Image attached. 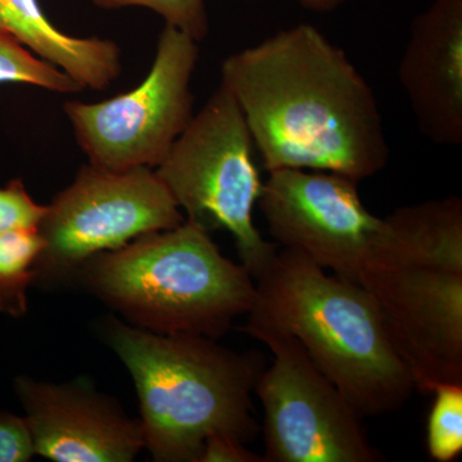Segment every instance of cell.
<instances>
[{
    "instance_id": "obj_6",
    "label": "cell",
    "mask_w": 462,
    "mask_h": 462,
    "mask_svg": "<svg viewBox=\"0 0 462 462\" xmlns=\"http://www.w3.org/2000/svg\"><path fill=\"white\" fill-rule=\"evenodd\" d=\"M254 151L245 116L220 85L154 171L187 220L233 236L243 266L256 279L279 245L254 225L263 184Z\"/></svg>"
},
{
    "instance_id": "obj_11",
    "label": "cell",
    "mask_w": 462,
    "mask_h": 462,
    "mask_svg": "<svg viewBox=\"0 0 462 462\" xmlns=\"http://www.w3.org/2000/svg\"><path fill=\"white\" fill-rule=\"evenodd\" d=\"M14 389L36 455L57 462H130L145 447L141 421L85 383L51 384L20 376Z\"/></svg>"
},
{
    "instance_id": "obj_19",
    "label": "cell",
    "mask_w": 462,
    "mask_h": 462,
    "mask_svg": "<svg viewBox=\"0 0 462 462\" xmlns=\"http://www.w3.org/2000/svg\"><path fill=\"white\" fill-rule=\"evenodd\" d=\"M35 454L25 418L0 412V462H25Z\"/></svg>"
},
{
    "instance_id": "obj_8",
    "label": "cell",
    "mask_w": 462,
    "mask_h": 462,
    "mask_svg": "<svg viewBox=\"0 0 462 462\" xmlns=\"http://www.w3.org/2000/svg\"><path fill=\"white\" fill-rule=\"evenodd\" d=\"M184 221L154 169L111 171L89 163L47 206L39 229L45 248L35 264V281L72 276L96 254Z\"/></svg>"
},
{
    "instance_id": "obj_5",
    "label": "cell",
    "mask_w": 462,
    "mask_h": 462,
    "mask_svg": "<svg viewBox=\"0 0 462 462\" xmlns=\"http://www.w3.org/2000/svg\"><path fill=\"white\" fill-rule=\"evenodd\" d=\"M75 275L134 327L163 336L220 338L256 297L248 270L189 220L96 254Z\"/></svg>"
},
{
    "instance_id": "obj_18",
    "label": "cell",
    "mask_w": 462,
    "mask_h": 462,
    "mask_svg": "<svg viewBox=\"0 0 462 462\" xmlns=\"http://www.w3.org/2000/svg\"><path fill=\"white\" fill-rule=\"evenodd\" d=\"M47 206L38 205L27 193L25 184L12 180L0 188V233L11 230H39Z\"/></svg>"
},
{
    "instance_id": "obj_17",
    "label": "cell",
    "mask_w": 462,
    "mask_h": 462,
    "mask_svg": "<svg viewBox=\"0 0 462 462\" xmlns=\"http://www.w3.org/2000/svg\"><path fill=\"white\" fill-rule=\"evenodd\" d=\"M96 7L115 11L123 8H147L160 14L171 26L193 41H205L209 33V18L205 0H91Z\"/></svg>"
},
{
    "instance_id": "obj_20",
    "label": "cell",
    "mask_w": 462,
    "mask_h": 462,
    "mask_svg": "<svg viewBox=\"0 0 462 462\" xmlns=\"http://www.w3.org/2000/svg\"><path fill=\"white\" fill-rule=\"evenodd\" d=\"M199 462H264V458L236 438L217 434L207 438Z\"/></svg>"
},
{
    "instance_id": "obj_10",
    "label": "cell",
    "mask_w": 462,
    "mask_h": 462,
    "mask_svg": "<svg viewBox=\"0 0 462 462\" xmlns=\"http://www.w3.org/2000/svg\"><path fill=\"white\" fill-rule=\"evenodd\" d=\"M357 184L336 172L275 170L257 205L276 245L302 251L322 269L358 284L384 220L366 208Z\"/></svg>"
},
{
    "instance_id": "obj_3",
    "label": "cell",
    "mask_w": 462,
    "mask_h": 462,
    "mask_svg": "<svg viewBox=\"0 0 462 462\" xmlns=\"http://www.w3.org/2000/svg\"><path fill=\"white\" fill-rule=\"evenodd\" d=\"M245 330L294 338L361 418L396 411L415 391L378 307L357 282L296 248L278 249L254 279Z\"/></svg>"
},
{
    "instance_id": "obj_1",
    "label": "cell",
    "mask_w": 462,
    "mask_h": 462,
    "mask_svg": "<svg viewBox=\"0 0 462 462\" xmlns=\"http://www.w3.org/2000/svg\"><path fill=\"white\" fill-rule=\"evenodd\" d=\"M221 87L245 116L267 172H336L355 181L384 170L378 99L342 48L309 23L230 54Z\"/></svg>"
},
{
    "instance_id": "obj_14",
    "label": "cell",
    "mask_w": 462,
    "mask_h": 462,
    "mask_svg": "<svg viewBox=\"0 0 462 462\" xmlns=\"http://www.w3.org/2000/svg\"><path fill=\"white\" fill-rule=\"evenodd\" d=\"M45 248L39 230L0 233V312L21 318L27 311V289Z\"/></svg>"
},
{
    "instance_id": "obj_4",
    "label": "cell",
    "mask_w": 462,
    "mask_h": 462,
    "mask_svg": "<svg viewBox=\"0 0 462 462\" xmlns=\"http://www.w3.org/2000/svg\"><path fill=\"white\" fill-rule=\"evenodd\" d=\"M106 343L132 374L141 402L145 448L154 461L199 462L207 438L245 443L258 433L252 391L260 356L238 354L215 339L152 333L108 318Z\"/></svg>"
},
{
    "instance_id": "obj_15",
    "label": "cell",
    "mask_w": 462,
    "mask_h": 462,
    "mask_svg": "<svg viewBox=\"0 0 462 462\" xmlns=\"http://www.w3.org/2000/svg\"><path fill=\"white\" fill-rule=\"evenodd\" d=\"M0 84H26L60 94L83 90L69 75L33 54L11 33L2 29Z\"/></svg>"
},
{
    "instance_id": "obj_7",
    "label": "cell",
    "mask_w": 462,
    "mask_h": 462,
    "mask_svg": "<svg viewBox=\"0 0 462 462\" xmlns=\"http://www.w3.org/2000/svg\"><path fill=\"white\" fill-rule=\"evenodd\" d=\"M199 42L165 26L141 84L103 102L69 100L65 114L90 165L111 171L156 169L194 116L191 80Z\"/></svg>"
},
{
    "instance_id": "obj_12",
    "label": "cell",
    "mask_w": 462,
    "mask_h": 462,
    "mask_svg": "<svg viewBox=\"0 0 462 462\" xmlns=\"http://www.w3.org/2000/svg\"><path fill=\"white\" fill-rule=\"evenodd\" d=\"M398 79L422 135L461 147L462 0H431L413 18Z\"/></svg>"
},
{
    "instance_id": "obj_2",
    "label": "cell",
    "mask_w": 462,
    "mask_h": 462,
    "mask_svg": "<svg viewBox=\"0 0 462 462\" xmlns=\"http://www.w3.org/2000/svg\"><path fill=\"white\" fill-rule=\"evenodd\" d=\"M383 220L358 284L415 389L462 385V199L402 207Z\"/></svg>"
},
{
    "instance_id": "obj_13",
    "label": "cell",
    "mask_w": 462,
    "mask_h": 462,
    "mask_svg": "<svg viewBox=\"0 0 462 462\" xmlns=\"http://www.w3.org/2000/svg\"><path fill=\"white\" fill-rule=\"evenodd\" d=\"M0 29L65 72L81 89H108L121 74V50L115 42L60 32L39 0H0Z\"/></svg>"
},
{
    "instance_id": "obj_16",
    "label": "cell",
    "mask_w": 462,
    "mask_h": 462,
    "mask_svg": "<svg viewBox=\"0 0 462 462\" xmlns=\"http://www.w3.org/2000/svg\"><path fill=\"white\" fill-rule=\"evenodd\" d=\"M427 427L428 452L433 460L451 462L462 452V385L434 389Z\"/></svg>"
},
{
    "instance_id": "obj_9",
    "label": "cell",
    "mask_w": 462,
    "mask_h": 462,
    "mask_svg": "<svg viewBox=\"0 0 462 462\" xmlns=\"http://www.w3.org/2000/svg\"><path fill=\"white\" fill-rule=\"evenodd\" d=\"M272 351L254 392L263 407L264 462H378L361 416L294 338L261 337Z\"/></svg>"
},
{
    "instance_id": "obj_21",
    "label": "cell",
    "mask_w": 462,
    "mask_h": 462,
    "mask_svg": "<svg viewBox=\"0 0 462 462\" xmlns=\"http://www.w3.org/2000/svg\"><path fill=\"white\" fill-rule=\"evenodd\" d=\"M251 2V0H247ZM346 0H298L300 5L307 11L314 12V14H330L342 7Z\"/></svg>"
}]
</instances>
